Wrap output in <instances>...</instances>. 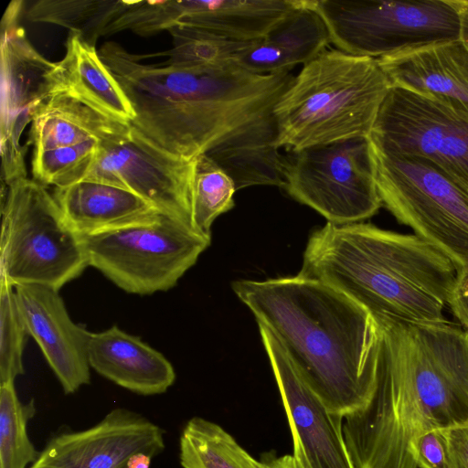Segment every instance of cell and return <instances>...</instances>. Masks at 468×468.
I'll return each instance as SVG.
<instances>
[{"label": "cell", "instance_id": "cell-1", "mask_svg": "<svg viewBox=\"0 0 468 468\" xmlns=\"http://www.w3.org/2000/svg\"><path fill=\"white\" fill-rule=\"evenodd\" d=\"M381 344L366 401L343 419L356 468H418L411 441L468 424V333L451 322L377 317Z\"/></svg>", "mask_w": 468, "mask_h": 468}, {"label": "cell", "instance_id": "cell-2", "mask_svg": "<svg viewBox=\"0 0 468 468\" xmlns=\"http://www.w3.org/2000/svg\"><path fill=\"white\" fill-rule=\"evenodd\" d=\"M238 298L280 340L297 370L334 413L366 401L381 330L377 318L335 287L297 274L232 283Z\"/></svg>", "mask_w": 468, "mask_h": 468}, {"label": "cell", "instance_id": "cell-3", "mask_svg": "<svg viewBox=\"0 0 468 468\" xmlns=\"http://www.w3.org/2000/svg\"><path fill=\"white\" fill-rule=\"evenodd\" d=\"M99 54L136 114L130 123L175 156L193 160L240 126L271 112L293 80L290 70L258 75L143 64L106 42Z\"/></svg>", "mask_w": 468, "mask_h": 468}, {"label": "cell", "instance_id": "cell-4", "mask_svg": "<svg viewBox=\"0 0 468 468\" xmlns=\"http://www.w3.org/2000/svg\"><path fill=\"white\" fill-rule=\"evenodd\" d=\"M457 267L414 233L327 222L310 236L298 274L326 282L369 311L408 324L448 323Z\"/></svg>", "mask_w": 468, "mask_h": 468}, {"label": "cell", "instance_id": "cell-5", "mask_svg": "<svg viewBox=\"0 0 468 468\" xmlns=\"http://www.w3.org/2000/svg\"><path fill=\"white\" fill-rule=\"evenodd\" d=\"M391 83L375 58L324 50L304 64L272 109L278 148L365 137Z\"/></svg>", "mask_w": 468, "mask_h": 468}, {"label": "cell", "instance_id": "cell-6", "mask_svg": "<svg viewBox=\"0 0 468 468\" xmlns=\"http://www.w3.org/2000/svg\"><path fill=\"white\" fill-rule=\"evenodd\" d=\"M0 281L59 290L88 261L80 234L46 186L22 178L2 183Z\"/></svg>", "mask_w": 468, "mask_h": 468}, {"label": "cell", "instance_id": "cell-7", "mask_svg": "<svg viewBox=\"0 0 468 468\" xmlns=\"http://www.w3.org/2000/svg\"><path fill=\"white\" fill-rule=\"evenodd\" d=\"M369 145L382 206L457 270L467 266L468 193L426 159Z\"/></svg>", "mask_w": 468, "mask_h": 468}, {"label": "cell", "instance_id": "cell-8", "mask_svg": "<svg viewBox=\"0 0 468 468\" xmlns=\"http://www.w3.org/2000/svg\"><path fill=\"white\" fill-rule=\"evenodd\" d=\"M80 237L89 266L123 291L142 295L174 287L211 241L189 223L163 212Z\"/></svg>", "mask_w": 468, "mask_h": 468}, {"label": "cell", "instance_id": "cell-9", "mask_svg": "<svg viewBox=\"0 0 468 468\" xmlns=\"http://www.w3.org/2000/svg\"><path fill=\"white\" fill-rule=\"evenodd\" d=\"M328 28L331 43L345 53L378 59L459 39L452 0H311Z\"/></svg>", "mask_w": 468, "mask_h": 468}, {"label": "cell", "instance_id": "cell-10", "mask_svg": "<svg viewBox=\"0 0 468 468\" xmlns=\"http://www.w3.org/2000/svg\"><path fill=\"white\" fill-rule=\"evenodd\" d=\"M282 188L335 225L362 222L382 207L368 137L290 152Z\"/></svg>", "mask_w": 468, "mask_h": 468}, {"label": "cell", "instance_id": "cell-11", "mask_svg": "<svg viewBox=\"0 0 468 468\" xmlns=\"http://www.w3.org/2000/svg\"><path fill=\"white\" fill-rule=\"evenodd\" d=\"M369 142L428 160L468 193V108L442 97L391 86Z\"/></svg>", "mask_w": 468, "mask_h": 468}, {"label": "cell", "instance_id": "cell-12", "mask_svg": "<svg viewBox=\"0 0 468 468\" xmlns=\"http://www.w3.org/2000/svg\"><path fill=\"white\" fill-rule=\"evenodd\" d=\"M24 5L12 0L1 20V178L5 186L27 177L28 147L20 139L36 108L50 95L48 74L55 65L32 46L19 25Z\"/></svg>", "mask_w": 468, "mask_h": 468}, {"label": "cell", "instance_id": "cell-13", "mask_svg": "<svg viewBox=\"0 0 468 468\" xmlns=\"http://www.w3.org/2000/svg\"><path fill=\"white\" fill-rule=\"evenodd\" d=\"M194 164L160 149L131 126L100 144L83 180L132 191L191 225Z\"/></svg>", "mask_w": 468, "mask_h": 468}, {"label": "cell", "instance_id": "cell-14", "mask_svg": "<svg viewBox=\"0 0 468 468\" xmlns=\"http://www.w3.org/2000/svg\"><path fill=\"white\" fill-rule=\"evenodd\" d=\"M165 434L145 416L115 408L88 429L54 434L29 468H150Z\"/></svg>", "mask_w": 468, "mask_h": 468}, {"label": "cell", "instance_id": "cell-15", "mask_svg": "<svg viewBox=\"0 0 468 468\" xmlns=\"http://www.w3.org/2000/svg\"><path fill=\"white\" fill-rule=\"evenodd\" d=\"M285 409L292 441L311 468H356L343 434L344 417L329 410L304 381L283 346L257 322Z\"/></svg>", "mask_w": 468, "mask_h": 468}, {"label": "cell", "instance_id": "cell-16", "mask_svg": "<svg viewBox=\"0 0 468 468\" xmlns=\"http://www.w3.org/2000/svg\"><path fill=\"white\" fill-rule=\"evenodd\" d=\"M27 334L40 347L65 394L90 383V333L70 318L58 290L37 284L15 287Z\"/></svg>", "mask_w": 468, "mask_h": 468}, {"label": "cell", "instance_id": "cell-17", "mask_svg": "<svg viewBox=\"0 0 468 468\" xmlns=\"http://www.w3.org/2000/svg\"><path fill=\"white\" fill-rule=\"evenodd\" d=\"M88 359L98 374L142 396L166 392L176 378L163 354L115 325L90 333Z\"/></svg>", "mask_w": 468, "mask_h": 468}, {"label": "cell", "instance_id": "cell-18", "mask_svg": "<svg viewBox=\"0 0 468 468\" xmlns=\"http://www.w3.org/2000/svg\"><path fill=\"white\" fill-rule=\"evenodd\" d=\"M330 43L326 24L311 0H300L262 38L239 54L235 64L258 75L291 70L311 61Z\"/></svg>", "mask_w": 468, "mask_h": 468}, {"label": "cell", "instance_id": "cell-19", "mask_svg": "<svg viewBox=\"0 0 468 468\" xmlns=\"http://www.w3.org/2000/svg\"><path fill=\"white\" fill-rule=\"evenodd\" d=\"M377 60L392 86L446 98L468 108V48L459 39Z\"/></svg>", "mask_w": 468, "mask_h": 468}, {"label": "cell", "instance_id": "cell-20", "mask_svg": "<svg viewBox=\"0 0 468 468\" xmlns=\"http://www.w3.org/2000/svg\"><path fill=\"white\" fill-rule=\"evenodd\" d=\"M50 95L66 93L92 109L130 124L136 114L94 45L69 32L64 58L48 74Z\"/></svg>", "mask_w": 468, "mask_h": 468}, {"label": "cell", "instance_id": "cell-21", "mask_svg": "<svg viewBox=\"0 0 468 468\" xmlns=\"http://www.w3.org/2000/svg\"><path fill=\"white\" fill-rule=\"evenodd\" d=\"M271 112L234 130L206 153L233 180L237 191L284 185V155L275 144Z\"/></svg>", "mask_w": 468, "mask_h": 468}, {"label": "cell", "instance_id": "cell-22", "mask_svg": "<svg viewBox=\"0 0 468 468\" xmlns=\"http://www.w3.org/2000/svg\"><path fill=\"white\" fill-rule=\"evenodd\" d=\"M52 195L80 235L143 222L161 212L132 191L95 181L55 187Z\"/></svg>", "mask_w": 468, "mask_h": 468}, {"label": "cell", "instance_id": "cell-23", "mask_svg": "<svg viewBox=\"0 0 468 468\" xmlns=\"http://www.w3.org/2000/svg\"><path fill=\"white\" fill-rule=\"evenodd\" d=\"M131 125L114 120L66 93H54L34 111L26 145L33 152L101 143L126 133Z\"/></svg>", "mask_w": 468, "mask_h": 468}, {"label": "cell", "instance_id": "cell-24", "mask_svg": "<svg viewBox=\"0 0 468 468\" xmlns=\"http://www.w3.org/2000/svg\"><path fill=\"white\" fill-rule=\"evenodd\" d=\"M299 2L300 0H181L179 25L203 28L238 41L258 40L296 7Z\"/></svg>", "mask_w": 468, "mask_h": 468}, {"label": "cell", "instance_id": "cell-25", "mask_svg": "<svg viewBox=\"0 0 468 468\" xmlns=\"http://www.w3.org/2000/svg\"><path fill=\"white\" fill-rule=\"evenodd\" d=\"M179 463L183 468H273L268 457L256 460L220 425L202 417L185 424Z\"/></svg>", "mask_w": 468, "mask_h": 468}, {"label": "cell", "instance_id": "cell-26", "mask_svg": "<svg viewBox=\"0 0 468 468\" xmlns=\"http://www.w3.org/2000/svg\"><path fill=\"white\" fill-rule=\"evenodd\" d=\"M133 1L126 0H39L26 11L31 22L49 23L79 34L95 46L107 27Z\"/></svg>", "mask_w": 468, "mask_h": 468}, {"label": "cell", "instance_id": "cell-27", "mask_svg": "<svg viewBox=\"0 0 468 468\" xmlns=\"http://www.w3.org/2000/svg\"><path fill=\"white\" fill-rule=\"evenodd\" d=\"M171 49L156 55L167 56L165 66L185 69H224L236 66V58L256 40L238 41L211 31L186 25L170 28Z\"/></svg>", "mask_w": 468, "mask_h": 468}, {"label": "cell", "instance_id": "cell-28", "mask_svg": "<svg viewBox=\"0 0 468 468\" xmlns=\"http://www.w3.org/2000/svg\"><path fill=\"white\" fill-rule=\"evenodd\" d=\"M237 191L233 180L206 154L195 158L192 187L191 225L200 234L211 237V226L221 214L234 207Z\"/></svg>", "mask_w": 468, "mask_h": 468}, {"label": "cell", "instance_id": "cell-29", "mask_svg": "<svg viewBox=\"0 0 468 468\" xmlns=\"http://www.w3.org/2000/svg\"><path fill=\"white\" fill-rule=\"evenodd\" d=\"M34 401L22 403L15 382L0 384V468H29L39 452L27 434L35 416Z\"/></svg>", "mask_w": 468, "mask_h": 468}, {"label": "cell", "instance_id": "cell-30", "mask_svg": "<svg viewBox=\"0 0 468 468\" xmlns=\"http://www.w3.org/2000/svg\"><path fill=\"white\" fill-rule=\"evenodd\" d=\"M101 142L90 140L75 145L33 152V179L44 186H67L82 181Z\"/></svg>", "mask_w": 468, "mask_h": 468}, {"label": "cell", "instance_id": "cell-31", "mask_svg": "<svg viewBox=\"0 0 468 468\" xmlns=\"http://www.w3.org/2000/svg\"><path fill=\"white\" fill-rule=\"evenodd\" d=\"M15 287L0 281V384L24 374L23 350L27 334Z\"/></svg>", "mask_w": 468, "mask_h": 468}, {"label": "cell", "instance_id": "cell-32", "mask_svg": "<svg viewBox=\"0 0 468 468\" xmlns=\"http://www.w3.org/2000/svg\"><path fill=\"white\" fill-rule=\"evenodd\" d=\"M418 468H449L447 440L443 430L428 431L410 443Z\"/></svg>", "mask_w": 468, "mask_h": 468}, {"label": "cell", "instance_id": "cell-33", "mask_svg": "<svg viewBox=\"0 0 468 468\" xmlns=\"http://www.w3.org/2000/svg\"><path fill=\"white\" fill-rule=\"evenodd\" d=\"M448 307L468 333V265L457 270Z\"/></svg>", "mask_w": 468, "mask_h": 468}, {"label": "cell", "instance_id": "cell-34", "mask_svg": "<svg viewBox=\"0 0 468 468\" xmlns=\"http://www.w3.org/2000/svg\"><path fill=\"white\" fill-rule=\"evenodd\" d=\"M447 440L449 468H468V424L443 430Z\"/></svg>", "mask_w": 468, "mask_h": 468}, {"label": "cell", "instance_id": "cell-35", "mask_svg": "<svg viewBox=\"0 0 468 468\" xmlns=\"http://www.w3.org/2000/svg\"><path fill=\"white\" fill-rule=\"evenodd\" d=\"M273 468H311L301 448L293 442V454L268 457Z\"/></svg>", "mask_w": 468, "mask_h": 468}, {"label": "cell", "instance_id": "cell-36", "mask_svg": "<svg viewBox=\"0 0 468 468\" xmlns=\"http://www.w3.org/2000/svg\"><path fill=\"white\" fill-rule=\"evenodd\" d=\"M460 21L459 40L468 48V0H452Z\"/></svg>", "mask_w": 468, "mask_h": 468}]
</instances>
